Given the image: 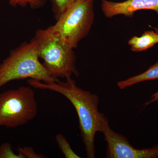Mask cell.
I'll list each match as a JSON object with an SVG mask.
<instances>
[{
    "label": "cell",
    "instance_id": "6da1fadb",
    "mask_svg": "<svg viewBox=\"0 0 158 158\" xmlns=\"http://www.w3.org/2000/svg\"><path fill=\"white\" fill-rule=\"evenodd\" d=\"M28 83L36 89L60 94L71 103L78 117L79 128L87 157L95 158V135L97 133L102 132V122L105 116L99 111L98 95L80 88L72 78L66 79L65 82L59 80L51 83L28 79Z\"/></svg>",
    "mask_w": 158,
    "mask_h": 158
},
{
    "label": "cell",
    "instance_id": "7a4b0ae2",
    "mask_svg": "<svg viewBox=\"0 0 158 158\" xmlns=\"http://www.w3.org/2000/svg\"><path fill=\"white\" fill-rule=\"evenodd\" d=\"M34 39L40 59L43 60V64L52 76L57 79L70 78L73 75L78 76L74 48L68 43L49 27L37 30Z\"/></svg>",
    "mask_w": 158,
    "mask_h": 158
},
{
    "label": "cell",
    "instance_id": "3957f363",
    "mask_svg": "<svg viewBox=\"0 0 158 158\" xmlns=\"http://www.w3.org/2000/svg\"><path fill=\"white\" fill-rule=\"evenodd\" d=\"M35 40L23 44L0 65V89L9 82L28 78L44 83L58 81L40 61Z\"/></svg>",
    "mask_w": 158,
    "mask_h": 158
},
{
    "label": "cell",
    "instance_id": "277c9868",
    "mask_svg": "<svg viewBox=\"0 0 158 158\" xmlns=\"http://www.w3.org/2000/svg\"><path fill=\"white\" fill-rule=\"evenodd\" d=\"M94 0H79L72 3L50 27L51 31L74 48L88 36L94 21Z\"/></svg>",
    "mask_w": 158,
    "mask_h": 158
},
{
    "label": "cell",
    "instance_id": "5b68a950",
    "mask_svg": "<svg viewBox=\"0 0 158 158\" xmlns=\"http://www.w3.org/2000/svg\"><path fill=\"white\" fill-rule=\"evenodd\" d=\"M37 113L38 105L31 86L0 93V127L12 128L25 125Z\"/></svg>",
    "mask_w": 158,
    "mask_h": 158
},
{
    "label": "cell",
    "instance_id": "8992f818",
    "mask_svg": "<svg viewBox=\"0 0 158 158\" xmlns=\"http://www.w3.org/2000/svg\"><path fill=\"white\" fill-rule=\"evenodd\" d=\"M101 133L107 143L106 158H158V144L151 148L136 149L130 144L127 138L111 128L106 116L102 122Z\"/></svg>",
    "mask_w": 158,
    "mask_h": 158
},
{
    "label": "cell",
    "instance_id": "52a82bcc",
    "mask_svg": "<svg viewBox=\"0 0 158 158\" xmlns=\"http://www.w3.org/2000/svg\"><path fill=\"white\" fill-rule=\"evenodd\" d=\"M101 7L108 18L118 15L132 17L135 12L141 10H152L158 15V0H126L120 2L102 0Z\"/></svg>",
    "mask_w": 158,
    "mask_h": 158
},
{
    "label": "cell",
    "instance_id": "ba28073f",
    "mask_svg": "<svg viewBox=\"0 0 158 158\" xmlns=\"http://www.w3.org/2000/svg\"><path fill=\"white\" fill-rule=\"evenodd\" d=\"M128 43L133 52L147 50L158 43V33L156 31H145L140 37L135 36L132 37Z\"/></svg>",
    "mask_w": 158,
    "mask_h": 158
},
{
    "label": "cell",
    "instance_id": "9c48e42d",
    "mask_svg": "<svg viewBox=\"0 0 158 158\" xmlns=\"http://www.w3.org/2000/svg\"><path fill=\"white\" fill-rule=\"evenodd\" d=\"M156 79H158V61L144 72L117 82V85L119 89L123 90L141 82Z\"/></svg>",
    "mask_w": 158,
    "mask_h": 158
},
{
    "label": "cell",
    "instance_id": "30bf717a",
    "mask_svg": "<svg viewBox=\"0 0 158 158\" xmlns=\"http://www.w3.org/2000/svg\"><path fill=\"white\" fill-rule=\"evenodd\" d=\"M56 139L58 146L65 158H81L73 151L70 144L64 135L61 134H58L56 135Z\"/></svg>",
    "mask_w": 158,
    "mask_h": 158
},
{
    "label": "cell",
    "instance_id": "8fae6325",
    "mask_svg": "<svg viewBox=\"0 0 158 158\" xmlns=\"http://www.w3.org/2000/svg\"><path fill=\"white\" fill-rule=\"evenodd\" d=\"M45 0H10V5L13 6L25 7L29 5L31 8H38L44 5Z\"/></svg>",
    "mask_w": 158,
    "mask_h": 158
},
{
    "label": "cell",
    "instance_id": "7c38bea8",
    "mask_svg": "<svg viewBox=\"0 0 158 158\" xmlns=\"http://www.w3.org/2000/svg\"><path fill=\"white\" fill-rule=\"evenodd\" d=\"M0 158H23L21 155L15 154L12 149L11 144L5 142L0 145Z\"/></svg>",
    "mask_w": 158,
    "mask_h": 158
},
{
    "label": "cell",
    "instance_id": "4fadbf2b",
    "mask_svg": "<svg viewBox=\"0 0 158 158\" xmlns=\"http://www.w3.org/2000/svg\"><path fill=\"white\" fill-rule=\"evenodd\" d=\"M18 152L21 155L23 158H44L46 157L40 154L37 153L33 148L29 146H19L17 149Z\"/></svg>",
    "mask_w": 158,
    "mask_h": 158
},
{
    "label": "cell",
    "instance_id": "5bb4252c",
    "mask_svg": "<svg viewBox=\"0 0 158 158\" xmlns=\"http://www.w3.org/2000/svg\"><path fill=\"white\" fill-rule=\"evenodd\" d=\"M77 1L79 0H54L59 16L70 4Z\"/></svg>",
    "mask_w": 158,
    "mask_h": 158
},
{
    "label": "cell",
    "instance_id": "9a60e30c",
    "mask_svg": "<svg viewBox=\"0 0 158 158\" xmlns=\"http://www.w3.org/2000/svg\"><path fill=\"white\" fill-rule=\"evenodd\" d=\"M158 100V91L156 92V93H154L152 95L151 99L149 101L147 102L144 105L148 106V105L150 104L153 102H154L157 101Z\"/></svg>",
    "mask_w": 158,
    "mask_h": 158
},
{
    "label": "cell",
    "instance_id": "2e32d148",
    "mask_svg": "<svg viewBox=\"0 0 158 158\" xmlns=\"http://www.w3.org/2000/svg\"><path fill=\"white\" fill-rule=\"evenodd\" d=\"M155 31H156V32H157V33H158V28H155Z\"/></svg>",
    "mask_w": 158,
    "mask_h": 158
}]
</instances>
